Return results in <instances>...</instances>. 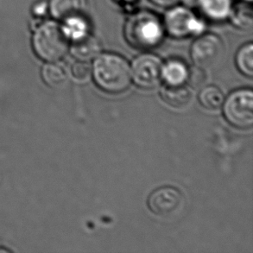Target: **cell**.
Returning a JSON list of instances; mask_svg holds the SVG:
<instances>
[{"instance_id": "obj_1", "label": "cell", "mask_w": 253, "mask_h": 253, "mask_svg": "<svg viewBox=\"0 0 253 253\" xmlns=\"http://www.w3.org/2000/svg\"><path fill=\"white\" fill-rule=\"evenodd\" d=\"M163 19L149 10H137L130 14L124 26L127 42L140 50H151L161 44L165 39Z\"/></svg>"}, {"instance_id": "obj_2", "label": "cell", "mask_w": 253, "mask_h": 253, "mask_svg": "<svg viewBox=\"0 0 253 253\" xmlns=\"http://www.w3.org/2000/svg\"><path fill=\"white\" fill-rule=\"evenodd\" d=\"M92 74L96 85L111 94L126 92L131 83L130 66L126 59L113 53H101L96 57Z\"/></svg>"}, {"instance_id": "obj_3", "label": "cell", "mask_w": 253, "mask_h": 253, "mask_svg": "<svg viewBox=\"0 0 253 253\" xmlns=\"http://www.w3.org/2000/svg\"><path fill=\"white\" fill-rule=\"evenodd\" d=\"M37 55L46 62H58L69 50V40L62 26L47 22L39 27L33 37Z\"/></svg>"}, {"instance_id": "obj_4", "label": "cell", "mask_w": 253, "mask_h": 253, "mask_svg": "<svg viewBox=\"0 0 253 253\" xmlns=\"http://www.w3.org/2000/svg\"><path fill=\"white\" fill-rule=\"evenodd\" d=\"M165 33L174 39L198 37L205 33L206 25L190 8L175 5L166 11L163 18Z\"/></svg>"}, {"instance_id": "obj_5", "label": "cell", "mask_w": 253, "mask_h": 253, "mask_svg": "<svg viewBox=\"0 0 253 253\" xmlns=\"http://www.w3.org/2000/svg\"><path fill=\"white\" fill-rule=\"evenodd\" d=\"M225 44L219 36L203 33L195 39L190 48L194 64L198 68L211 69L219 65L225 55Z\"/></svg>"}, {"instance_id": "obj_6", "label": "cell", "mask_w": 253, "mask_h": 253, "mask_svg": "<svg viewBox=\"0 0 253 253\" xmlns=\"http://www.w3.org/2000/svg\"><path fill=\"white\" fill-rule=\"evenodd\" d=\"M226 120L239 129H248L253 125V93L251 89H241L230 94L224 106Z\"/></svg>"}, {"instance_id": "obj_7", "label": "cell", "mask_w": 253, "mask_h": 253, "mask_svg": "<svg viewBox=\"0 0 253 253\" xmlns=\"http://www.w3.org/2000/svg\"><path fill=\"white\" fill-rule=\"evenodd\" d=\"M163 62L153 54H142L134 59L130 67L131 77L135 84L142 89L157 87L163 80Z\"/></svg>"}, {"instance_id": "obj_8", "label": "cell", "mask_w": 253, "mask_h": 253, "mask_svg": "<svg viewBox=\"0 0 253 253\" xmlns=\"http://www.w3.org/2000/svg\"><path fill=\"white\" fill-rule=\"evenodd\" d=\"M184 202L183 195L176 188L164 187L151 194L148 205L151 212L160 217H170L176 214Z\"/></svg>"}, {"instance_id": "obj_9", "label": "cell", "mask_w": 253, "mask_h": 253, "mask_svg": "<svg viewBox=\"0 0 253 253\" xmlns=\"http://www.w3.org/2000/svg\"><path fill=\"white\" fill-rule=\"evenodd\" d=\"M69 50L77 61L90 62L102 53V46L98 38L89 34L84 38L72 41Z\"/></svg>"}, {"instance_id": "obj_10", "label": "cell", "mask_w": 253, "mask_h": 253, "mask_svg": "<svg viewBox=\"0 0 253 253\" xmlns=\"http://www.w3.org/2000/svg\"><path fill=\"white\" fill-rule=\"evenodd\" d=\"M86 0H51L49 11L55 19L64 22L71 17L85 15Z\"/></svg>"}, {"instance_id": "obj_11", "label": "cell", "mask_w": 253, "mask_h": 253, "mask_svg": "<svg viewBox=\"0 0 253 253\" xmlns=\"http://www.w3.org/2000/svg\"><path fill=\"white\" fill-rule=\"evenodd\" d=\"M233 0H198V8L207 18L220 22L228 19Z\"/></svg>"}, {"instance_id": "obj_12", "label": "cell", "mask_w": 253, "mask_h": 253, "mask_svg": "<svg viewBox=\"0 0 253 253\" xmlns=\"http://www.w3.org/2000/svg\"><path fill=\"white\" fill-rule=\"evenodd\" d=\"M162 99L166 104L174 108L181 109L188 106L192 99L190 90L181 85H165L161 90Z\"/></svg>"}, {"instance_id": "obj_13", "label": "cell", "mask_w": 253, "mask_h": 253, "mask_svg": "<svg viewBox=\"0 0 253 253\" xmlns=\"http://www.w3.org/2000/svg\"><path fill=\"white\" fill-rule=\"evenodd\" d=\"M234 27L240 30H249L253 27V10L252 3L242 1L233 3V8L228 17Z\"/></svg>"}, {"instance_id": "obj_14", "label": "cell", "mask_w": 253, "mask_h": 253, "mask_svg": "<svg viewBox=\"0 0 253 253\" xmlns=\"http://www.w3.org/2000/svg\"><path fill=\"white\" fill-rule=\"evenodd\" d=\"M188 69L181 60L172 59L163 66V79L169 85H181L187 80Z\"/></svg>"}, {"instance_id": "obj_15", "label": "cell", "mask_w": 253, "mask_h": 253, "mask_svg": "<svg viewBox=\"0 0 253 253\" xmlns=\"http://www.w3.org/2000/svg\"><path fill=\"white\" fill-rule=\"evenodd\" d=\"M42 76L44 83L51 87H60L68 81V73L65 67L57 62H50L43 66Z\"/></svg>"}, {"instance_id": "obj_16", "label": "cell", "mask_w": 253, "mask_h": 253, "mask_svg": "<svg viewBox=\"0 0 253 253\" xmlns=\"http://www.w3.org/2000/svg\"><path fill=\"white\" fill-rule=\"evenodd\" d=\"M62 23V29L69 41H76L90 34V24L85 15L71 17Z\"/></svg>"}, {"instance_id": "obj_17", "label": "cell", "mask_w": 253, "mask_h": 253, "mask_svg": "<svg viewBox=\"0 0 253 253\" xmlns=\"http://www.w3.org/2000/svg\"><path fill=\"white\" fill-rule=\"evenodd\" d=\"M199 100L203 107L208 110H218L225 101L224 94L218 87L209 85L202 89L199 94Z\"/></svg>"}, {"instance_id": "obj_18", "label": "cell", "mask_w": 253, "mask_h": 253, "mask_svg": "<svg viewBox=\"0 0 253 253\" xmlns=\"http://www.w3.org/2000/svg\"><path fill=\"white\" fill-rule=\"evenodd\" d=\"M238 69L243 75L252 78L253 76V44L252 42L244 45L236 55Z\"/></svg>"}, {"instance_id": "obj_19", "label": "cell", "mask_w": 253, "mask_h": 253, "mask_svg": "<svg viewBox=\"0 0 253 253\" xmlns=\"http://www.w3.org/2000/svg\"><path fill=\"white\" fill-rule=\"evenodd\" d=\"M71 74L76 81L85 82L91 77L92 67L89 64V62L77 61L73 64Z\"/></svg>"}, {"instance_id": "obj_20", "label": "cell", "mask_w": 253, "mask_h": 253, "mask_svg": "<svg viewBox=\"0 0 253 253\" xmlns=\"http://www.w3.org/2000/svg\"><path fill=\"white\" fill-rule=\"evenodd\" d=\"M207 80V76L204 69L195 66L194 68L188 69V77L186 82L188 85L194 89L200 88L204 85Z\"/></svg>"}, {"instance_id": "obj_21", "label": "cell", "mask_w": 253, "mask_h": 253, "mask_svg": "<svg viewBox=\"0 0 253 253\" xmlns=\"http://www.w3.org/2000/svg\"><path fill=\"white\" fill-rule=\"evenodd\" d=\"M151 3L164 9H169L181 3V0H150Z\"/></svg>"}, {"instance_id": "obj_22", "label": "cell", "mask_w": 253, "mask_h": 253, "mask_svg": "<svg viewBox=\"0 0 253 253\" xmlns=\"http://www.w3.org/2000/svg\"><path fill=\"white\" fill-rule=\"evenodd\" d=\"M113 1L116 2L117 3H119L120 5L129 7L130 5H133L135 3H138L140 0H113Z\"/></svg>"}, {"instance_id": "obj_23", "label": "cell", "mask_w": 253, "mask_h": 253, "mask_svg": "<svg viewBox=\"0 0 253 253\" xmlns=\"http://www.w3.org/2000/svg\"><path fill=\"white\" fill-rule=\"evenodd\" d=\"M181 3H183L184 6L190 9L198 7V0H181Z\"/></svg>"}, {"instance_id": "obj_24", "label": "cell", "mask_w": 253, "mask_h": 253, "mask_svg": "<svg viewBox=\"0 0 253 253\" xmlns=\"http://www.w3.org/2000/svg\"><path fill=\"white\" fill-rule=\"evenodd\" d=\"M242 1H246V2H249V3L253 2V0H242Z\"/></svg>"}]
</instances>
